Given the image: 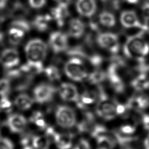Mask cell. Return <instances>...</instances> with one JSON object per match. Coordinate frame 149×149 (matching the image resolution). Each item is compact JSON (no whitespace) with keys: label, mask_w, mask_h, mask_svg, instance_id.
Segmentation results:
<instances>
[{"label":"cell","mask_w":149,"mask_h":149,"mask_svg":"<svg viewBox=\"0 0 149 149\" xmlns=\"http://www.w3.org/2000/svg\"><path fill=\"white\" fill-rule=\"evenodd\" d=\"M115 105H116V113L118 116H124L127 112V111L129 109V108L126 103L123 104L118 101H115Z\"/></svg>","instance_id":"obj_41"},{"label":"cell","mask_w":149,"mask_h":149,"mask_svg":"<svg viewBox=\"0 0 149 149\" xmlns=\"http://www.w3.org/2000/svg\"><path fill=\"white\" fill-rule=\"evenodd\" d=\"M68 44L67 35L59 31L52 33L49 37V45L55 53H59L67 49Z\"/></svg>","instance_id":"obj_11"},{"label":"cell","mask_w":149,"mask_h":149,"mask_svg":"<svg viewBox=\"0 0 149 149\" xmlns=\"http://www.w3.org/2000/svg\"><path fill=\"white\" fill-rule=\"evenodd\" d=\"M143 145L145 149H149V134H148L144 139Z\"/></svg>","instance_id":"obj_46"},{"label":"cell","mask_w":149,"mask_h":149,"mask_svg":"<svg viewBox=\"0 0 149 149\" xmlns=\"http://www.w3.org/2000/svg\"><path fill=\"white\" fill-rule=\"evenodd\" d=\"M147 76H148V81H149V76L147 75Z\"/></svg>","instance_id":"obj_54"},{"label":"cell","mask_w":149,"mask_h":149,"mask_svg":"<svg viewBox=\"0 0 149 149\" xmlns=\"http://www.w3.org/2000/svg\"><path fill=\"white\" fill-rule=\"evenodd\" d=\"M58 149H72L74 141L72 134L57 132L52 139Z\"/></svg>","instance_id":"obj_18"},{"label":"cell","mask_w":149,"mask_h":149,"mask_svg":"<svg viewBox=\"0 0 149 149\" xmlns=\"http://www.w3.org/2000/svg\"><path fill=\"white\" fill-rule=\"evenodd\" d=\"M120 22L122 25L127 29L140 28L143 29V24L139 20L136 14L133 11H124L120 16Z\"/></svg>","instance_id":"obj_17"},{"label":"cell","mask_w":149,"mask_h":149,"mask_svg":"<svg viewBox=\"0 0 149 149\" xmlns=\"http://www.w3.org/2000/svg\"><path fill=\"white\" fill-rule=\"evenodd\" d=\"M52 19V16L49 15H38L34 19L32 25L38 31L44 32L48 29L49 23Z\"/></svg>","instance_id":"obj_22"},{"label":"cell","mask_w":149,"mask_h":149,"mask_svg":"<svg viewBox=\"0 0 149 149\" xmlns=\"http://www.w3.org/2000/svg\"><path fill=\"white\" fill-rule=\"evenodd\" d=\"M11 26L19 29L24 32L29 31L31 28L29 22L24 18L16 19L12 22Z\"/></svg>","instance_id":"obj_35"},{"label":"cell","mask_w":149,"mask_h":149,"mask_svg":"<svg viewBox=\"0 0 149 149\" xmlns=\"http://www.w3.org/2000/svg\"><path fill=\"white\" fill-rule=\"evenodd\" d=\"M20 149H34L32 144V136L24 135L20 140Z\"/></svg>","instance_id":"obj_38"},{"label":"cell","mask_w":149,"mask_h":149,"mask_svg":"<svg viewBox=\"0 0 149 149\" xmlns=\"http://www.w3.org/2000/svg\"><path fill=\"white\" fill-rule=\"evenodd\" d=\"M97 42L102 48L112 54H116L119 49V42L117 35L112 33H102L97 38Z\"/></svg>","instance_id":"obj_8"},{"label":"cell","mask_w":149,"mask_h":149,"mask_svg":"<svg viewBox=\"0 0 149 149\" xmlns=\"http://www.w3.org/2000/svg\"><path fill=\"white\" fill-rule=\"evenodd\" d=\"M24 51L27 63L41 65L48 52L47 44L40 38L30 40L26 45Z\"/></svg>","instance_id":"obj_2"},{"label":"cell","mask_w":149,"mask_h":149,"mask_svg":"<svg viewBox=\"0 0 149 149\" xmlns=\"http://www.w3.org/2000/svg\"><path fill=\"white\" fill-rule=\"evenodd\" d=\"M101 1H109V0H101Z\"/></svg>","instance_id":"obj_53"},{"label":"cell","mask_w":149,"mask_h":149,"mask_svg":"<svg viewBox=\"0 0 149 149\" xmlns=\"http://www.w3.org/2000/svg\"><path fill=\"white\" fill-rule=\"evenodd\" d=\"M66 54L72 58H77L81 59H87L88 55L86 52L84 48L81 45L73 47L71 48L66 49Z\"/></svg>","instance_id":"obj_31"},{"label":"cell","mask_w":149,"mask_h":149,"mask_svg":"<svg viewBox=\"0 0 149 149\" xmlns=\"http://www.w3.org/2000/svg\"><path fill=\"white\" fill-rule=\"evenodd\" d=\"M8 0H0V9H2L7 5Z\"/></svg>","instance_id":"obj_47"},{"label":"cell","mask_w":149,"mask_h":149,"mask_svg":"<svg viewBox=\"0 0 149 149\" xmlns=\"http://www.w3.org/2000/svg\"><path fill=\"white\" fill-rule=\"evenodd\" d=\"M95 115L105 121H110L116 118L118 115L115 101H110L109 98L98 100L95 104Z\"/></svg>","instance_id":"obj_5"},{"label":"cell","mask_w":149,"mask_h":149,"mask_svg":"<svg viewBox=\"0 0 149 149\" xmlns=\"http://www.w3.org/2000/svg\"><path fill=\"white\" fill-rule=\"evenodd\" d=\"M58 94L59 98L65 102L76 103L79 97V92L76 86L70 83L64 82L61 83L58 88Z\"/></svg>","instance_id":"obj_9"},{"label":"cell","mask_w":149,"mask_h":149,"mask_svg":"<svg viewBox=\"0 0 149 149\" xmlns=\"http://www.w3.org/2000/svg\"><path fill=\"white\" fill-rule=\"evenodd\" d=\"M44 74L52 81H57L61 78V73L58 68L55 65H49L44 69Z\"/></svg>","instance_id":"obj_33"},{"label":"cell","mask_w":149,"mask_h":149,"mask_svg":"<svg viewBox=\"0 0 149 149\" xmlns=\"http://www.w3.org/2000/svg\"><path fill=\"white\" fill-rule=\"evenodd\" d=\"M27 119L29 124L40 131L44 132L48 126L45 115L39 110L33 111Z\"/></svg>","instance_id":"obj_16"},{"label":"cell","mask_w":149,"mask_h":149,"mask_svg":"<svg viewBox=\"0 0 149 149\" xmlns=\"http://www.w3.org/2000/svg\"><path fill=\"white\" fill-rule=\"evenodd\" d=\"M95 149H113L115 140L108 134H104L95 139Z\"/></svg>","instance_id":"obj_24"},{"label":"cell","mask_w":149,"mask_h":149,"mask_svg":"<svg viewBox=\"0 0 149 149\" xmlns=\"http://www.w3.org/2000/svg\"><path fill=\"white\" fill-rule=\"evenodd\" d=\"M88 133L93 139H95L101 136L108 134V129L102 124L94 123L91 127Z\"/></svg>","instance_id":"obj_30"},{"label":"cell","mask_w":149,"mask_h":149,"mask_svg":"<svg viewBox=\"0 0 149 149\" xmlns=\"http://www.w3.org/2000/svg\"><path fill=\"white\" fill-rule=\"evenodd\" d=\"M69 12L68 6L58 5L57 6L51 10V16L54 19L58 26H62L64 24L65 19L68 17Z\"/></svg>","instance_id":"obj_21"},{"label":"cell","mask_w":149,"mask_h":149,"mask_svg":"<svg viewBox=\"0 0 149 149\" xmlns=\"http://www.w3.org/2000/svg\"><path fill=\"white\" fill-rule=\"evenodd\" d=\"M64 72L69 79L76 82L83 81L88 76L82 59L77 58H71L66 62Z\"/></svg>","instance_id":"obj_4"},{"label":"cell","mask_w":149,"mask_h":149,"mask_svg":"<svg viewBox=\"0 0 149 149\" xmlns=\"http://www.w3.org/2000/svg\"><path fill=\"white\" fill-rule=\"evenodd\" d=\"M124 52L130 58H143L149 54V44L140 37H132L125 43Z\"/></svg>","instance_id":"obj_3"},{"label":"cell","mask_w":149,"mask_h":149,"mask_svg":"<svg viewBox=\"0 0 149 149\" xmlns=\"http://www.w3.org/2000/svg\"><path fill=\"white\" fill-rule=\"evenodd\" d=\"M129 108L145 109L149 107V97L146 94H139L131 98L126 103Z\"/></svg>","instance_id":"obj_20"},{"label":"cell","mask_w":149,"mask_h":149,"mask_svg":"<svg viewBox=\"0 0 149 149\" xmlns=\"http://www.w3.org/2000/svg\"><path fill=\"white\" fill-rule=\"evenodd\" d=\"M131 85L137 91H143L148 89L149 81L147 75L143 73V74L137 76L132 80Z\"/></svg>","instance_id":"obj_25"},{"label":"cell","mask_w":149,"mask_h":149,"mask_svg":"<svg viewBox=\"0 0 149 149\" xmlns=\"http://www.w3.org/2000/svg\"><path fill=\"white\" fill-rule=\"evenodd\" d=\"M3 33L0 31V42L3 41Z\"/></svg>","instance_id":"obj_49"},{"label":"cell","mask_w":149,"mask_h":149,"mask_svg":"<svg viewBox=\"0 0 149 149\" xmlns=\"http://www.w3.org/2000/svg\"><path fill=\"white\" fill-rule=\"evenodd\" d=\"M136 131V127L135 125L132 123H123L121 125L118 130L116 131L119 133L124 135V136H132Z\"/></svg>","instance_id":"obj_34"},{"label":"cell","mask_w":149,"mask_h":149,"mask_svg":"<svg viewBox=\"0 0 149 149\" xmlns=\"http://www.w3.org/2000/svg\"><path fill=\"white\" fill-rule=\"evenodd\" d=\"M56 3H58V5L68 6L70 3L71 2L72 0H54Z\"/></svg>","instance_id":"obj_45"},{"label":"cell","mask_w":149,"mask_h":149,"mask_svg":"<svg viewBox=\"0 0 149 149\" xmlns=\"http://www.w3.org/2000/svg\"><path fill=\"white\" fill-rule=\"evenodd\" d=\"M56 93L55 87L48 83H42L37 84L33 90L32 97L35 102L43 105L49 102Z\"/></svg>","instance_id":"obj_6"},{"label":"cell","mask_w":149,"mask_h":149,"mask_svg":"<svg viewBox=\"0 0 149 149\" xmlns=\"http://www.w3.org/2000/svg\"><path fill=\"white\" fill-rule=\"evenodd\" d=\"M54 118L56 125L64 130H70L75 127L78 122L75 109L66 104L59 105L56 107Z\"/></svg>","instance_id":"obj_1"},{"label":"cell","mask_w":149,"mask_h":149,"mask_svg":"<svg viewBox=\"0 0 149 149\" xmlns=\"http://www.w3.org/2000/svg\"><path fill=\"white\" fill-rule=\"evenodd\" d=\"M141 13L143 17L149 19V2L145 3L142 6Z\"/></svg>","instance_id":"obj_43"},{"label":"cell","mask_w":149,"mask_h":149,"mask_svg":"<svg viewBox=\"0 0 149 149\" xmlns=\"http://www.w3.org/2000/svg\"><path fill=\"white\" fill-rule=\"evenodd\" d=\"M123 149H136V148H133V147H132L129 146V145H127V146H124V147H123Z\"/></svg>","instance_id":"obj_50"},{"label":"cell","mask_w":149,"mask_h":149,"mask_svg":"<svg viewBox=\"0 0 149 149\" xmlns=\"http://www.w3.org/2000/svg\"><path fill=\"white\" fill-rule=\"evenodd\" d=\"M141 122L143 127L146 130H149V114H144L141 118Z\"/></svg>","instance_id":"obj_44"},{"label":"cell","mask_w":149,"mask_h":149,"mask_svg":"<svg viewBox=\"0 0 149 149\" xmlns=\"http://www.w3.org/2000/svg\"><path fill=\"white\" fill-rule=\"evenodd\" d=\"M87 59L93 66L96 68L99 67L102 64L103 61L102 57L97 54H93L91 55H89L87 58Z\"/></svg>","instance_id":"obj_40"},{"label":"cell","mask_w":149,"mask_h":149,"mask_svg":"<svg viewBox=\"0 0 149 149\" xmlns=\"http://www.w3.org/2000/svg\"><path fill=\"white\" fill-rule=\"evenodd\" d=\"M97 101V91L85 90L81 93H80L79 99L75 104L79 109L87 111L90 107L95 105Z\"/></svg>","instance_id":"obj_12"},{"label":"cell","mask_w":149,"mask_h":149,"mask_svg":"<svg viewBox=\"0 0 149 149\" xmlns=\"http://www.w3.org/2000/svg\"><path fill=\"white\" fill-rule=\"evenodd\" d=\"M123 1L130 4H135L139 2V0H123Z\"/></svg>","instance_id":"obj_48"},{"label":"cell","mask_w":149,"mask_h":149,"mask_svg":"<svg viewBox=\"0 0 149 149\" xmlns=\"http://www.w3.org/2000/svg\"><path fill=\"white\" fill-rule=\"evenodd\" d=\"M24 33V31L19 29L11 27L8 31V38L9 42L14 45L19 44L23 38Z\"/></svg>","instance_id":"obj_27"},{"label":"cell","mask_w":149,"mask_h":149,"mask_svg":"<svg viewBox=\"0 0 149 149\" xmlns=\"http://www.w3.org/2000/svg\"><path fill=\"white\" fill-rule=\"evenodd\" d=\"M13 103L14 107L20 111H27L31 109L35 102L33 97L27 93H21L15 96Z\"/></svg>","instance_id":"obj_15"},{"label":"cell","mask_w":149,"mask_h":149,"mask_svg":"<svg viewBox=\"0 0 149 149\" xmlns=\"http://www.w3.org/2000/svg\"><path fill=\"white\" fill-rule=\"evenodd\" d=\"M13 108V101L10 100L8 96L0 98V113L8 115L12 112Z\"/></svg>","instance_id":"obj_32"},{"label":"cell","mask_w":149,"mask_h":149,"mask_svg":"<svg viewBox=\"0 0 149 149\" xmlns=\"http://www.w3.org/2000/svg\"><path fill=\"white\" fill-rule=\"evenodd\" d=\"M5 125L11 133L21 134L24 132L29 123L28 119L23 114L12 112L6 118Z\"/></svg>","instance_id":"obj_7"},{"label":"cell","mask_w":149,"mask_h":149,"mask_svg":"<svg viewBox=\"0 0 149 149\" xmlns=\"http://www.w3.org/2000/svg\"><path fill=\"white\" fill-rule=\"evenodd\" d=\"M20 58L18 52L13 48H7L3 50L0 56L1 63L6 69H11L18 65Z\"/></svg>","instance_id":"obj_13"},{"label":"cell","mask_w":149,"mask_h":149,"mask_svg":"<svg viewBox=\"0 0 149 149\" xmlns=\"http://www.w3.org/2000/svg\"><path fill=\"white\" fill-rule=\"evenodd\" d=\"M30 6L33 9H40L46 3V0H28Z\"/></svg>","instance_id":"obj_42"},{"label":"cell","mask_w":149,"mask_h":149,"mask_svg":"<svg viewBox=\"0 0 149 149\" xmlns=\"http://www.w3.org/2000/svg\"><path fill=\"white\" fill-rule=\"evenodd\" d=\"M76 8L81 16L90 17L96 12L97 3L95 0H77Z\"/></svg>","instance_id":"obj_14"},{"label":"cell","mask_w":149,"mask_h":149,"mask_svg":"<svg viewBox=\"0 0 149 149\" xmlns=\"http://www.w3.org/2000/svg\"><path fill=\"white\" fill-rule=\"evenodd\" d=\"M100 23L104 26L112 27L116 24L115 17L113 13L108 11H102L98 16Z\"/></svg>","instance_id":"obj_26"},{"label":"cell","mask_w":149,"mask_h":149,"mask_svg":"<svg viewBox=\"0 0 149 149\" xmlns=\"http://www.w3.org/2000/svg\"><path fill=\"white\" fill-rule=\"evenodd\" d=\"M1 121H0V133H1Z\"/></svg>","instance_id":"obj_51"},{"label":"cell","mask_w":149,"mask_h":149,"mask_svg":"<svg viewBox=\"0 0 149 149\" xmlns=\"http://www.w3.org/2000/svg\"><path fill=\"white\" fill-rule=\"evenodd\" d=\"M52 141L45 134L32 136V144L34 149H49Z\"/></svg>","instance_id":"obj_23"},{"label":"cell","mask_w":149,"mask_h":149,"mask_svg":"<svg viewBox=\"0 0 149 149\" xmlns=\"http://www.w3.org/2000/svg\"><path fill=\"white\" fill-rule=\"evenodd\" d=\"M0 149H15V146L9 138L0 136Z\"/></svg>","instance_id":"obj_39"},{"label":"cell","mask_w":149,"mask_h":149,"mask_svg":"<svg viewBox=\"0 0 149 149\" xmlns=\"http://www.w3.org/2000/svg\"><path fill=\"white\" fill-rule=\"evenodd\" d=\"M107 74L104 71L97 69L88 74L87 79L91 84L99 85L105 80Z\"/></svg>","instance_id":"obj_28"},{"label":"cell","mask_w":149,"mask_h":149,"mask_svg":"<svg viewBox=\"0 0 149 149\" xmlns=\"http://www.w3.org/2000/svg\"><path fill=\"white\" fill-rule=\"evenodd\" d=\"M28 13L27 8L20 2H16L11 9L10 14L11 16L16 19L24 18Z\"/></svg>","instance_id":"obj_29"},{"label":"cell","mask_w":149,"mask_h":149,"mask_svg":"<svg viewBox=\"0 0 149 149\" xmlns=\"http://www.w3.org/2000/svg\"><path fill=\"white\" fill-rule=\"evenodd\" d=\"M85 29V24L82 20L77 18H73L69 22L68 32L71 37L79 38L84 34Z\"/></svg>","instance_id":"obj_19"},{"label":"cell","mask_w":149,"mask_h":149,"mask_svg":"<svg viewBox=\"0 0 149 149\" xmlns=\"http://www.w3.org/2000/svg\"><path fill=\"white\" fill-rule=\"evenodd\" d=\"M11 89V84L8 78L0 79V97L8 96Z\"/></svg>","instance_id":"obj_36"},{"label":"cell","mask_w":149,"mask_h":149,"mask_svg":"<svg viewBox=\"0 0 149 149\" xmlns=\"http://www.w3.org/2000/svg\"><path fill=\"white\" fill-rule=\"evenodd\" d=\"M118 63L114 61L108 68L107 77L114 91L117 93H121L124 91L125 86L118 73Z\"/></svg>","instance_id":"obj_10"},{"label":"cell","mask_w":149,"mask_h":149,"mask_svg":"<svg viewBox=\"0 0 149 149\" xmlns=\"http://www.w3.org/2000/svg\"><path fill=\"white\" fill-rule=\"evenodd\" d=\"M1 22H2V19L1 18V17H0V23H1Z\"/></svg>","instance_id":"obj_52"},{"label":"cell","mask_w":149,"mask_h":149,"mask_svg":"<svg viewBox=\"0 0 149 149\" xmlns=\"http://www.w3.org/2000/svg\"><path fill=\"white\" fill-rule=\"evenodd\" d=\"M72 149H92V147L87 139L80 137L74 141Z\"/></svg>","instance_id":"obj_37"}]
</instances>
